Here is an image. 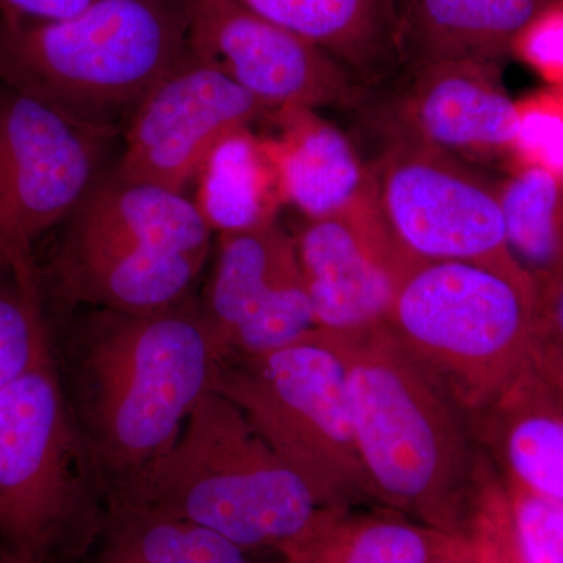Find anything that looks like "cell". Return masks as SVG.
<instances>
[{"mask_svg":"<svg viewBox=\"0 0 563 563\" xmlns=\"http://www.w3.org/2000/svg\"><path fill=\"white\" fill-rule=\"evenodd\" d=\"M220 235L199 303L221 361L280 350L312 332L317 322L296 240L277 222Z\"/></svg>","mask_w":563,"mask_h":563,"instance_id":"11","label":"cell"},{"mask_svg":"<svg viewBox=\"0 0 563 563\" xmlns=\"http://www.w3.org/2000/svg\"><path fill=\"white\" fill-rule=\"evenodd\" d=\"M433 563H474L472 543H470L468 536H466L465 542L457 550Z\"/></svg>","mask_w":563,"mask_h":563,"instance_id":"32","label":"cell"},{"mask_svg":"<svg viewBox=\"0 0 563 563\" xmlns=\"http://www.w3.org/2000/svg\"><path fill=\"white\" fill-rule=\"evenodd\" d=\"M35 262L0 254V391L54 355Z\"/></svg>","mask_w":563,"mask_h":563,"instance_id":"24","label":"cell"},{"mask_svg":"<svg viewBox=\"0 0 563 563\" xmlns=\"http://www.w3.org/2000/svg\"><path fill=\"white\" fill-rule=\"evenodd\" d=\"M472 418L503 477L563 506V407L532 361Z\"/></svg>","mask_w":563,"mask_h":563,"instance_id":"16","label":"cell"},{"mask_svg":"<svg viewBox=\"0 0 563 563\" xmlns=\"http://www.w3.org/2000/svg\"><path fill=\"white\" fill-rule=\"evenodd\" d=\"M532 365L547 380L563 407V352L539 329L532 350Z\"/></svg>","mask_w":563,"mask_h":563,"instance_id":"31","label":"cell"},{"mask_svg":"<svg viewBox=\"0 0 563 563\" xmlns=\"http://www.w3.org/2000/svg\"><path fill=\"white\" fill-rule=\"evenodd\" d=\"M537 2L543 3V2H544V0H537Z\"/></svg>","mask_w":563,"mask_h":563,"instance_id":"36","label":"cell"},{"mask_svg":"<svg viewBox=\"0 0 563 563\" xmlns=\"http://www.w3.org/2000/svg\"><path fill=\"white\" fill-rule=\"evenodd\" d=\"M295 240L318 329L352 332L385 322L413 257L388 231L372 179L357 202L335 217L309 220Z\"/></svg>","mask_w":563,"mask_h":563,"instance_id":"13","label":"cell"},{"mask_svg":"<svg viewBox=\"0 0 563 563\" xmlns=\"http://www.w3.org/2000/svg\"><path fill=\"white\" fill-rule=\"evenodd\" d=\"M91 563H252L250 551L203 526L107 504Z\"/></svg>","mask_w":563,"mask_h":563,"instance_id":"22","label":"cell"},{"mask_svg":"<svg viewBox=\"0 0 563 563\" xmlns=\"http://www.w3.org/2000/svg\"><path fill=\"white\" fill-rule=\"evenodd\" d=\"M306 483L322 509L376 501L355 440L346 369L328 333L252 357L222 358L213 388Z\"/></svg>","mask_w":563,"mask_h":563,"instance_id":"7","label":"cell"},{"mask_svg":"<svg viewBox=\"0 0 563 563\" xmlns=\"http://www.w3.org/2000/svg\"><path fill=\"white\" fill-rule=\"evenodd\" d=\"M465 539L466 533L410 523L399 515L328 509L280 555L285 563H433Z\"/></svg>","mask_w":563,"mask_h":563,"instance_id":"18","label":"cell"},{"mask_svg":"<svg viewBox=\"0 0 563 563\" xmlns=\"http://www.w3.org/2000/svg\"><path fill=\"white\" fill-rule=\"evenodd\" d=\"M266 111L231 77L188 52L133 114L111 177L184 192L222 136L251 128Z\"/></svg>","mask_w":563,"mask_h":563,"instance_id":"10","label":"cell"},{"mask_svg":"<svg viewBox=\"0 0 563 563\" xmlns=\"http://www.w3.org/2000/svg\"><path fill=\"white\" fill-rule=\"evenodd\" d=\"M54 354L107 496L173 446L221 363L191 296L147 313L90 309Z\"/></svg>","mask_w":563,"mask_h":563,"instance_id":"1","label":"cell"},{"mask_svg":"<svg viewBox=\"0 0 563 563\" xmlns=\"http://www.w3.org/2000/svg\"><path fill=\"white\" fill-rule=\"evenodd\" d=\"M302 36L336 62L374 69L387 60L396 36L393 0H236Z\"/></svg>","mask_w":563,"mask_h":563,"instance_id":"21","label":"cell"},{"mask_svg":"<svg viewBox=\"0 0 563 563\" xmlns=\"http://www.w3.org/2000/svg\"><path fill=\"white\" fill-rule=\"evenodd\" d=\"M95 0H0V18L29 22H57L76 16Z\"/></svg>","mask_w":563,"mask_h":563,"instance_id":"29","label":"cell"},{"mask_svg":"<svg viewBox=\"0 0 563 563\" xmlns=\"http://www.w3.org/2000/svg\"><path fill=\"white\" fill-rule=\"evenodd\" d=\"M466 536L474 563H526L515 536L509 503L498 470L485 455L477 462Z\"/></svg>","mask_w":563,"mask_h":563,"instance_id":"26","label":"cell"},{"mask_svg":"<svg viewBox=\"0 0 563 563\" xmlns=\"http://www.w3.org/2000/svg\"><path fill=\"white\" fill-rule=\"evenodd\" d=\"M107 504L191 521L250 553L279 554L328 510L239 407L214 390L202 396L173 446L111 490Z\"/></svg>","mask_w":563,"mask_h":563,"instance_id":"4","label":"cell"},{"mask_svg":"<svg viewBox=\"0 0 563 563\" xmlns=\"http://www.w3.org/2000/svg\"><path fill=\"white\" fill-rule=\"evenodd\" d=\"M536 284L540 331L563 352V268Z\"/></svg>","mask_w":563,"mask_h":563,"instance_id":"30","label":"cell"},{"mask_svg":"<svg viewBox=\"0 0 563 563\" xmlns=\"http://www.w3.org/2000/svg\"><path fill=\"white\" fill-rule=\"evenodd\" d=\"M7 96H9V87L0 80V120H2L3 109H5Z\"/></svg>","mask_w":563,"mask_h":563,"instance_id":"34","label":"cell"},{"mask_svg":"<svg viewBox=\"0 0 563 563\" xmlns=\"http://www.w3.org/2000/svg\"><path fill=\"white\" fill-rule=\"evenodd\" d=\"M512 52L550 87H563V2L542 7L518 33Z\"/></svg>","mask_w":563,"mask_h":563,"instance_id":"28","label":"cell"},{"mask_svg":"<svg viewBox=\"0 0 563 563\" xmlns=\"http://www.w3.org/2000/svg\"><path fill=\"white\" fill-rule=\"evenodd\" d=\"M498 187L515 261L536 282L563 268V180L540 169L518 168Z\"/></svg>","mask_w":563,"mask_h":563,"instance_id":"23","label":"cell"},{"mask_svg":"<svg viewBox=\"0 0 563 563\" xmlns=\"http://www.w3.org/2000/svg\"><path fill=\"white\" fill-rule=\"evenodd\" d=\"M0 563H44L41 561H36V559L27 558V555H22L18 553H13V551H7L5 554L0 558Z\"/></svg>","mask_w":563,"mask_h":563,"instance_id":"33","label":"cell"},{"mask_svg":"<svg viewBox=\"0 0 563 563\" xmlns=\"http://www.w3.org/2000/svg\"><path fill=\"white\" fill-rule=\"evenodd\" d=\"M272 121L276 133L263 139L276 163L284 201L307 220L335 217L368 191V166L314 109L282 107L273 110Z\"/></svg>","mask_w":563,"mask_h":563,"instance_id":"17","label":"cell"},{"mask_svg":"<svg viewBox=\"0 0 563 563\" xmlns=\"http://www.w3.org/2000/svg\"><path fill=\"white\" fill-rule=\"evenodd\" d=\"M385 324L474 417L531 363L537 284L521 266L413 258Z\"/></svg>","mask_w":563,"mask_h":563,"instance_id":"5","label":"cell"},{"mask_svg":"<svg viewBox=\"0 0 563 563\" xmlns=\"http://www.w3.org/2000/svg\"><path fill=\"white\" fill-rule=\"evenodd\" d=\"M368 168L377 209L410 257L521 266L507 244L498 185L461 158L393 139Z\"/></svg>","mask_w":563,"mask_h":563,"instance_id":"8","label":"cell"},{"mask_svg":"<svg viewBox=\"0 0 563 563\" xmlns=\"http://www.w3.org/2000/svg\"><path fill=\"white\" fill-rule=\"evenodd\" d=\"M537 0H407L406 27L417 65L495 63L539 13Z\"/></svg>","mask_w":563,"mask_h":563,"instance_id":"19","label":"cell"},{"mask_svg":"<svg viewBox=\"0 0 563 563\" xmlns=\"http://www.w3.org/2000/svg\"><path fill=\"white\" fill-rule=\"evenodd\" d=\"M196 207L210 231H251L276 222L279 173L263 136L240 128L222 136L198 174Z\"/></svg>","mask_w":563,"mask_h":563,"instance_id":"20","label":"cell"},{"mask_svg":"<svg viewBox=\"0 0 563 563\" xmlns=\"http://www.w3.org/2000/svg\"><path fill=\"white\" fill-rule=\"evenodd\" d=\"M211 231L184 192L107 179L69 214L55 254L120 255L176 252L209 258Z\"/></svg>","mask_w":563,"mask_h":563,"instance_id":"15","label":"cell"},{"mask_svg":"<svg viewBox=\"0 0 563 563\" xmlns=\"http://www.w3.org/2000/svg\"><path fill=\"white\" fill-rule=\"evenodd\" d=\"M515 109L514 169H540L563 180V87L531 92Z\"/></svg>","mask_w":563,"mask_h":563,"instance_id":"25","label":"cell"},{"mask_svg":"<svg viewBox=\"0 0 563 563\" xmlns=\"http://www.w3.org/2000/svg\"><path fill=\"white\" fill-rule=\"evenodd\" d=\"M188 52L187 0H95L57 22L0 18V80L114 135Z\"/></svg>","mask_w":563,"mask_h":563,"instance_id":"3","label":"cell"},{"mask_svg":"<svg viewBox=\"0 0 563 563\" xmlns=\"http://www.w3.org/2000/svg\"><path fill=\"white\" fill-rule=\"evenodd\" d=\"M9 551V548L5 547V543L2 542V539H0V558H2L3 554Z\"/></svg>","mask_w":563,"mask_h":563,"instance_id":"35","label":"cell"},{"mask_svg":"<svg viewBox=\"0 0 563 563\" xmlns=\"http://www.w3.org/2000/svg\"><path fill=\"white\" fill-rule=\"evenodd\" d=\"M393 114L395 139L420 141L459 158L510 157L517 109L495 63L417 65Z\"/></svg>","mask_w":563,"mask_h":563,"instance_id":"14","label":"cell"},{"mask_svg":"<svg viewBox=\"0 0 563 563\" xmlns=\"http://www.w3.org/2000/svg\"><path fill=\"white\" fill-rule=\"evenodd\" d=\"M188 51L269 111L350 99L346 70L328 52L236 0H187Z\"/></svg>","mask_w":563,"mask_h":563,"instance_id":"12","label":"cell"},{"mask_svg":"<svg viewBox=\"0 0 563 563\" xmlns=\"http://www.w3.org/2000/svg\"><path fill=\"white\" fill-rule=\"evenodd\" d=\"M324 332L346 369L355 440L377 503L465 533L479 462L468 415L385 322Z\"/></svg>","mask_w":563,"mask_h":563,"instance_id":"2","label":"cell"},{"mask_svg":"<svg viewBox=\"0 0 563 563\" xmlns=\"http://www.w3.org/2000/svg\"><path fill=\"white\" fill-rule=\"evenodd\" d=\"M113 136L9 88L0 120V254L35 262L36 240L91 190Z\"/></svg>","mask_w":563,"mask_h":563,"instance_id":"9","label":"cell"},{"mask_svg":"<svg viewBox=\"0 0 563 563\" xmlns=\"http://www.w3.org/2000/svg\"><path fill=\"white\" fill-rule=\"evenodd\" d=\"M501 479L525 562L563 563V506Z\"/></svg>","mask_w":563,"mask_h":563,"instance_id":"27","label":"cell"},{"mask_svg":"<svg viewBox=\"0 0 563 563\" xmlns=\"http://www.w3.org/2000/svg\"><path fill=\"white\" fill-rule=\"evenodd\" d=\"M107 485L74 417L55 354L0 391V539L44 563L85 558Z\"/></svg>","mask_w":563,"mask_h":563,"instance_id":"6","label":"cell"}]
</instances>
